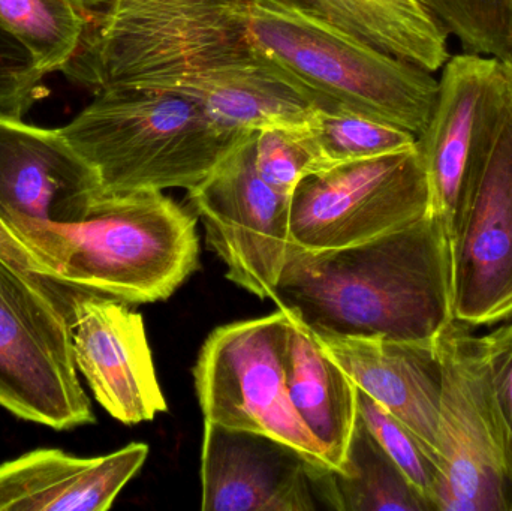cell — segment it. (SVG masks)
Wrapping results in <instances>:
<instances>
[{"label":"cell","mask_w":512,"mask_h":511,"mask_svg":"<svg viewBox=\"0 0 512 511\" xmlns=\"http://www.w3.org/2000/svg\"><path fill=\"white\" fill-rule=\"evenodd\" d=\"M0 24L50 74L63 71L74 59L90 17L75 0H0Z\"/></svg>","instance_id":"obj_22"},{"label":"cell","mask_w":512,"mask_h":511,"mask_svg":"<svg viewBox=\"0 0 512 511\" xmlns=\"http://www.w3.org/2000/svg\"><path fill=\"white\" fill-rule=\"evenodd\" d=\"M271 300L315 336L435 341L454 320L450 234L427 213L346 248L294 245Z\"/></svg>","instance_id":"obj_2"},{"label":"cell","mask_w":512,"mask_h":511,"mask_svg":"<svg viewBox=\"0 0 512 511\" xmlns=\"http://www.w3.org/2000/svg\"><path fill=\"white\" fill-rule=\"evenodd\" d=\"M357 410L370 434L423 495L430 510L435 511L433 498L438 488L439 468L420 438L360 389L357 390Z\"/></svg>","instance_id":"obj_24"},{"label":"cell","mask_w":512,"mask_h":511,"mask_svg":"<svg viewBox=\"0 0 512 511\" xmlns=\"http://www.w3.org/2000/svg\"><path fill=\"white\" fill-rule=\"evenodd\" d=\"M430 213L420 147L336 165L304 177L291 195V237L306 251L346 248Z\"/></svg>","instance_id":"obj_10"},{"label":"cell","mask_w":512,"mask_h":511,"mask_svg":"<svg viewBox=\"0 0 512 511\" xmlns=\"http://www.w3.org/2000/svg\"><path fill=\"white\" fill-rule=\"evenodd\" d=\"M325 17L426 71H441L450 33L429 0H306Z\"/></svg>","instance_id":"obj_19"},{"label":"cell","mask_w":512,"mask_h":511,"mask_svg":"<svg viewBox=\"0 0 512 511\" xmlns=\"http://www.w3.org/2000/svg\"><path fill=\"white\" fill-rule=\"evenodd\" d=\"M441 71L435 110L418 137V147L429 185L430 213L450 234L490 99L504 80L507 65L463 51L450 56Z\"/></svg>","instance_id":"obj_15"},{"label":"cell","mask_w":512,"mask_h":511,"mask_svg":"<svg viewBox=\"0 0 512 511\" xmlns=\"http://www.w3.org/2000/svg\"><path fill=\"white\" fill-rule=\"evenodd\" d=\"M45 75L33 54L0 24V117L23 119L44 95Z\"/></svg>","instance_id":"obj_26"},{"label":"cell","mask_w":512,"mask_h":511,"mask_svg":"<svg viewBox=\"0 0 512 511\" xmlns=\"http://www.w3.org/2000/svg\"><path fill=\"white\" fill-rule=\"evenodd\" d=\"M249 50L316 104L342 105L420 137L438 99L439 80L349 32L306 0H231Z\"/></svg>","instance_id":"obj_3"},{"label":"cell","mask_w":512,"mask_h":511,"mask_svg":"<svg viewBox=\"0 0 512 511\" xmlns=\"http://www.w3.org/2000/svg\"><path fill=\"white\" fill-rule=\"evenodd\" d=\"M466 53L512 62V0H429Z\"/></svg>","instance_id":"obj_23"},{"label":"cell","mask_w":512,"mask_h":511,"mask_svg":"<svg viewBox=\"0 0 512 511\" xmlns=\"http://www.w3.org/2000/svg\"><path fill=\"white\" fill-rule=\"evenodd\" d=\"M316 497L339 511H432L360 416L340 470L313 474Z\"/></svg>","instance_id":"obj_20"},{"label":"cell","mask_w":512,"mask_h":511,"mask_svg":"<svg viewBox=\"0 0 512 511\" xmlns=\"http://www.w3.org/2000/svg\"><path fill=\"white\" fill-rule=\"evenodd\" d=\"M315 470L276 438L204 422V511H315Z\"/></svg>","instance_id":"obj_14"},{"label":"cell","mask_w":512,"mask_h":511,"mask_svg":"<svg viewBox=\"0 0 512 511\" xmlns=\"http://www.w3.org/2000/svg\"><path fill=\"white\" fill-rule=\"evenodd\" d=\"M102 192L191 191L252 132L216 122L200 102L167 90H102L60 128Z\"/></svg>","instance_id":"obj_4"},{"label":"cell","mask_w":512,"mask_h":511,"mask_svg":"<svg viewBox=\"0 0 512 511\" xmlns=\"http://www.w3.org/2000/svg\"><path fill=\"white\" fill-rule=\"evenodd\" d=\"M442 363L435 511H512V437L490 384L484 338L451 320Z\"/></svg>","instance_id":"obj_7"},{"label":"cell","mask_w":512,"mask_h":511,"mask_svg":"<svg viewBox=\"0 0 512 511\" xmlns=\"http://www.w3.org/2000/svg\"><path fill=\"white\" fill-rule=\"evenodd\" d=\"M316 171L414 149L417 135L342 105H319L303 128Z\"/></svg>","instance_id":"obj_21"},{"label":"cell","mask_w":512,"mask_h":511,"mask_svg":"<svg viewBox=\"0 0 512 511\" xmlns=\"http://www.w3.org/2000/svg\"><path fill=\"white\" fill-rule=\"evenodd\" d=\"M454 320L512 318V78L490 99L450 230Z\"/></svg>","instance_id":"obj_6"},{"label":"cell","mask_w":512,"mask_h":511,"mask_svg":"<svg viewBox=\"0 0 512 511\" xmlns=\"http://www.w3.org/2000/svg\"><path fill=\"white\" fill-rule=\"evenodd\" d=\"M72 354L98 404L123 425L167 411L143 317L122 300L77 290L69 296Z\"/></svg>","instance_id":"obj_13"},{"label":"cell","mask_w":512,"mask_h":511,"mask_svg":"<svg viewBox=\"0 0 512 511\" xmlns=\"http://www.w3.org/2000/svg\"><path fill=\"white\" fill-rule=\"evenodd\" d=\"M188 194L227 278L259 299H271L294 248L291 197L259 176L255 132Z\"/></svg>","instance_id":"obj_11"},{"label":"cell","mask_w":512,"mask_h":511,"mask_svg":"<svg viewBox=\"0 0 512 511\" xmlns=\"http://www.w3.org/2000/svg\"><path fill=\"white\" fill-rule=\"evenodd\" d=\"M315 338L361 392L420 438L438 465L442 363L436 339L405 342Z\"/></svg>","instance_id":"obj_16"},{"label":"cell","mask_w":512,"mask_h":511,"mask_svg":"<svg viewBox=\"0 0 512 511\" xmlns=\"http://www.w3.org/2000/svg\"><path fill=\"white\" fill-rule=\"evenodd\" d=\"M84 75L95 92L182 93L234 131L303 129L318 105L249 50L231 0H170L111 18L90 39Z\"/></svg>","instance_id":"obj_1"},{"label":"cell","mask_w":512,"mask_h":511,"mask_svg":"<svg viewBox=\"0 0 512 511\" xmlns=\"http://www.w3.org/2000/svg\"><path fill=\"white\" fill-rule=\"evenodd\" d=\"M149 456L132 443L101 458L38 449L0 464V511H105Z\"/></svg>","instance_id":"obj_17"},{"label":"cell","mask_w":512,"mask_h":511,"mask_svg":"<svg viewBox=\"0 0 512 511\" xmlns=\"http://www.w3.org/2000/svg\"><path fill=\"white\" fill-rule=\"evenodd\" d=\"M505 65H507V63H505ZM508 71H510V74H511V78H512V62L511 63H508Z\"/></svg>","instance_id":"obj_30"},{"label":"cell","mask_w":512,"mask_h":511,"mask_svg":"<svg viewBox=\"0 0 512 511\" xmlns=\"http://www.w3.org/2000/svg\"><path fill=\"white\" fill-rule=\"evenodd\" d=\"M283 363L295 413L324 449L331 468L340 470L357 422L358 387L292 317Z\"/></svg>","instance_id":"obj_18"},{"label":"cell","mask_w":512,"mask_h":511,"mask_svg":"<svg viewBox=\"0 0 512 511\" xmlns=\"http://www.w3.org/2000/svg\"><path fill=\"white\" fill-rule=\"evenodd\" d=\"M99 191L95 171L60 128L0 117V222L38 258L51 281L54 225L80 219Z\"/></svg>","instance_id":"obj_12"},{"label":"cell","mask_w":512,"mask_h":511,"mask_svg":"<svg viewBox=\"0 0 512 511\" xmlns=\"http://www.w3.org/2000/svg\"><path fill=\"white\" fill-rule=\"evenodd\" d=\"M255 167L271 188L291 197L298 183L316 171L303 129L256 131Z\"/></svg>","instance_id":"obj_25"},{"label":"cell","mask_w":512,"mask_h":511,"mask_svg":"<svg viewBox=\"0 0 512 511\" xmlns=\"http://www.w3.org/2000/svg\"><path fill=\"white\" fill-rule=\"evenodd\" d=\"M53 234V281L126 303L168 299L198 267L194 216L162 191H99Z\"/></svg>","instance_id":"obj_5"},{"label":"cell","mask_w":512,"mask_h":511,"mask_svg":"<svg viewBox=\"0 0 512 511\" xmlns=\"http://www.w3.org/2000/svg\"><path fill=\"white\" fill-rule=\"evenodd\" d=\"M0 258L11 264L15 269L20 270L24 275L36 279L48 278L47 269L39 263L38 258L18 242L0 222Z\"/></svg>","instance_id":"obj_28"},{"label":"cell","mask_w":512,"mask_h":511,"mask_svg":"<svg viewBox=\"0 0 512 511\" xmlns=\"http://www.w3.org/2000/svg\"><path fill=\"white\" fill-rule=\"evenodd\" d=\"M0 258V407L54 431L95 423L72 354L69 296Z\"/></svg>","instance_id":"obj_8"},{"label":"cell","mask_w":512,"mask_h":511,"mask_svg":"<svg viewBox=\"0 0 512 511\" xmlns=\"http://www.w3.org/2000/svg\"><path fill=\"white\" fill-rule=\"evenodd\" d=\"M147 2H152V0H75V3L83 9L84 14L89 15L90 20Z\"/></svg>","instance_id":"obj_29"},{"label":"cell","mask_w":512,"mask_h":511,"mask_svg":"<svg viewBox=\"0 0 512 511\" xmlns=\"http://www.w3.org/2000/svg\"><path fill=\"white\" fill-rule=\"evenodd\" d=\"M483 338L493 396L512 437V323Z\"/></svg>","instance_id":"obj_27"},{"label":"cell","mask_w":512,"mask_h":511,"mask_svg":"<svg viewBox=\"0 0 512 511\" xmlns=\"http://www.w3.org/2000/svg\"><path fill=\"white\" fill-rule=\"evenodd\" d=\"M289 326L291 317L279 309L216 329L195 365V389L204 422L276 438L327 470L324 449L289 401L283 363Z\"/></svg>","instance_id":"obj_9"}]
</instances>
